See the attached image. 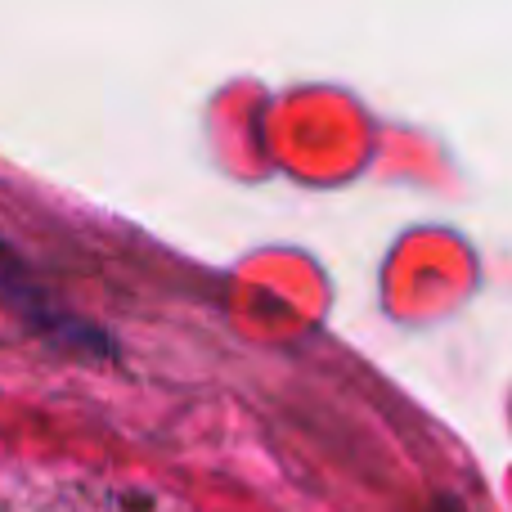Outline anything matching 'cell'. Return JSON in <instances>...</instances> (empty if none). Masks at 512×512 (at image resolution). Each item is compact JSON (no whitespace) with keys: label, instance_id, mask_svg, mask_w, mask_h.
Masks as SVG:
<instances>
[{"label":"cell","instance_id":"cell-1","mask_svg":"<svg viewBox=\"0 0 512 512\" xmlns=\"http://www.w3.org/2000/svg\"><path fill=\"white\" fill-rule=\"evenodd\" d=\"M0 306L14 310L23 324H32L36 333L50 337V342H59V346L108 351L104 333H99V328H90V324H81V319H72L68 310H63L59 301L41 288V279L27 270V261L9 248V243H0Z\"/></svg>","mask_w":512,"mask_h":512}]
</instances>
